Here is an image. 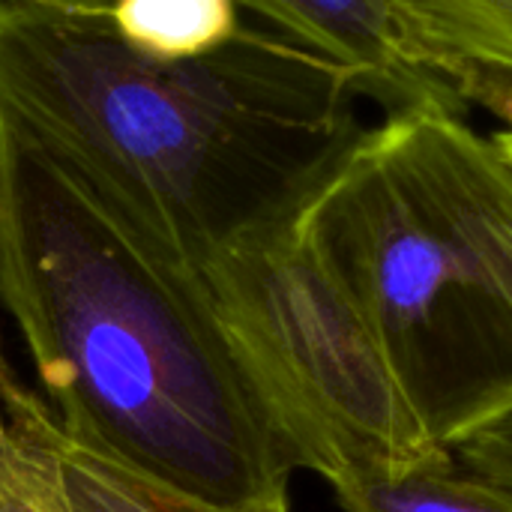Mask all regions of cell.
Here are the masks:
<instances>
[{"label": "cell", "mask_w": 512, "mask_h": 512, "mask_svg": "<svg viewBox=\"0 0 512 512\" xmlns=\"http://www.w3.org/2000/svg\"><path fill=\"white\" fill-rule=\"evenodd\" d=\"M0 512H72L57 450V420L0 348Z\"/></svg>", "instance_id": "6"}, {"label": "cell", "mask_w": 512, "mask_h": 512, "mask_svg": "<svg viewBox=\"0 0 512 512\" xmlns=\"http://www.w3.org/2000/svg\"><path fill=\"white\" fill-rule=\"evenodd\" d=\"M114 30L156 60H192L228 45L243 21L237 0H114Z\"/></svg>", "instance_id": "9"}, {"label": "cell", "mask_w": 512, "mask_h": 512, "mask_svg": "<svg viewBox=\"0 0 512 512\" xmlns=\"http://www.w3.org/2000/svg\"><path fill=\"white\" fill-rule=\"evenodd\" d=\"M261 15L273 30L297 45L342 66L363 99L381 108L384 117L417 108L468 105L441 81L420 72L399 39L387 0H237Z\"/></svg>", "instance_id": "4"}, {"label": "cell", "mask_w": 512, "mask_h": 512, "mask_svg": "<svg viewBox=\"0 0 512 512\" xmlns=\"http://www.w3.org/2000/svg\"><path fill=\"white\" fill-rule=\"evenodd\" d=\"M0 306L69 441L207 504L288 495L297 459L201 282L3 114Z\"/></svg>", "instance_id": "2"}, {"label": "cell", "mask_w": 512, "mask_h": 512, "mask_svg": "<svg viewBox=\"0 0 512 512\" xmlns=\"http://www.w3.org/2000/svg\"><path fill=\"white\" fill-rule=\"evenodd\" d=\"M360 102L273 27L156 60L108 12L0 0V114L195 279L306 207L366 135Z\"/></svg>", "instance_id": "1"}, {"label": "cell", "mask_w": 512, "mask_h": 512, "mask_svg": "<svg viewBox=\"0 0 512 512\" xmlns=\"http://www.w3.org/2000/svg\"><path fill=\"white\" fill-rule=\"evenodd\" d=\"M297 228L432 447L512 414V162L465 111L369 126Z\"/></svg>", "instance_id": "3"}, {"label": "cell", "mask_w": 512, "mask_h": 512, "mask_svg": "<svg viewBox=\"0 0 512 512\" xmlns=\"http://www.w3.org/2000/svg\"><path fill=\"white\" fill-rule=\"evenodd\" d=\"M453 459L465 471L512 492V414L468 435L453 450Z\"/></svg>", "instance_id": "10"}, {"label": "cell", "mask_w": 512, "mask_h": 512, "mask_svg": "<svg viewBox=\"0 0 512 512\" xmlns=\"http://www.w3.org/2000/svg\"><path fill=\"white\" fill-rule=\"evenodd\" d=\"M39 3H51V6L75 9V12H108V6H111L114 0H39Z\"/></svg>", "instance_id": "11"}, {"label": "cell", "mask_w": 512, "mask_h": 512, "mask_svg": "<svg viewBox=\"0 0 512 512\" xmlns=\"http://www.w3.org/2000/svg\"><path fill=\"white\" fill-rule=\"evenodd\" d=\"M63 489L72 512H291L288 495L258 504L222 507L159 486L93 447L69 441L57 426Z\"/></svg>", "instance_id": "8"}, {"label": "cell", "mask_w": 512, "mask_h": 512, "mask_svg": "<svg viewBox=\"0 0 512 512\" xmlns=\"http://www.w3.org/2000/svg\"><path fill=\"white\" fill-rule=\"evenodd\" d=\"M492 138H495V144L504 150V156L512 162V126L510 129H498V132H492Z\"/></svg>", "instance_id": "12"}, {"label": "cell", "mask_w": 512, "mask_h": 512, "mask_svg": "<svg viewBox=\"0 0 512 512\" xmlns=\"http://www.w3.org/2000/svg\"><path fill=\"white\" fill-rule=\"evenodd\" d=\"M408 60L512 126V0H387Z\"/></svg>", "instance_id": "5"}, {"label": "cell", "mask_w": 512, "mask_h": 512, "mask_svg": "<svg viewBox=\"0 0 512 512\" xmlns=\"http://www.w3.org/2000/svg\"><path fill=\"white\" fill-rule=\"evenodd\" d=\"M342 512H512V492L465 471L453 453L405 471H357L330 483Z\"/></svg>", "instance_id": "7"}]
</instances>
